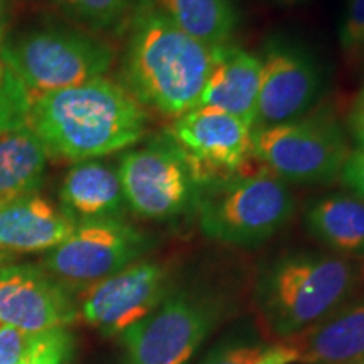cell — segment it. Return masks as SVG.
I'll use <instances>...</instances> for the list:
<instances>
[{
  "label": "cell",
  "mask_w": 364,
  "mask_h": 364,
  "mask_svg": "<svg viewBox=\"0 0 364 364\" xmlns=\"http://www.w3.org/2000/svg\"><path fill=\"white\" fill-rule=\"evenodd\" d=\"M147 122L145 107L107 78L34 97L29 115L49 156L73 162L132 147L144 139Z\"/></svg>",
  "instance_id": "obj_1"
},
{
  "label": "cell",
  "mask_w": 364,
  "mask_h": 364,
  "mask_svg": "<svg viewBox=\"0 0 364 364\" xmlns=\"http://www.w3.org/2000/svg\"><path fill=\"white\" fill-rule=\"evenodd\" d=\"M129 22L127 90L162 115L176 118L193 110L211 71L215 46L182 33L152 0H140Z\"/></svg>",
  "instance_id": "obj_2"
},
{
  "label": "cell",
  "mask_w": 364,
  "mask_h": 364,
  "mask_svg": "<svg viewBox=\"0 0 364 364\" xmlns=\"http://www.w3.org/2000/svg\"><path fill=\"white\" fill-rule=\"evenodd\" d=\"M363 282L364 258L297 253L267 268L257 297L272 329L289 338L329 317Z\"/></svg>",
  "instance_id": "obj_3"
},
{
  "label": "cell",
  "mask_w": 364,
  "mask_h": 364,
  "mask_svg": "<svg viewBox=\"0 0 364 364\" xmlns=\"http://www.w3.org/2000/svg\"><path fill=\"white\" fill-rule=\"evenodd\" d=\"M196 211L208 238L255 247L290 221L295 199L289 186L272 172H245L241 167L235 176L203 188Z\"/></svg>",
  "instance_id": "obj_4"
},
{
  "label": "cell",
  "mask_w": 364,
  "mask_h": 364,
  "mask_svg": "<svg viewBox=\"0 0 364 364\" xmlns=\"http://www.w3.org/2000/svg\"><path fill=\"white\" fill-rule=\"evenodd\" d=\"M0 59L34 98L105 78L115 61V51L83 31L49 26L2 41Z\"/></svg>",
  "instance_id": "obj_5"
},
{
  "label": "cell",
  "mask_w": 364,
  "mask_h": 364,
  "mask_svg": "<svg viewBox=\"0 0 364 364\" xmlns=\"http://www.w3.org/2000/svg\"><path fill=\"white\" fill-rule=\"evenodd\" d=\"M351 149L327 112L255 130L252 157L284 182L318 184L341 176Z\"/></svg>",
  "instance_id": "obj_6"
},
{
  "label": "cell",
  "mask_w": 364,
  "mask_h": 364,
  "mask_svg": "<svg viewBox=\"0 0 364 364\" xmlns=\"http://www.w3.org/2000/svg\"><path fill=\"white\" fill-rule=\"evenodd\" d=\"M127 208L145 220H174L196 211L203 186L169 134L130 149L117 167Z\"/></svg>",
  "instance_id": "obj_7"
},
{
  "label": "cell",
  "mask_w": 364,
  "mask_h": 364,
  "mask_svg": "<svg viewBox=\"0 0 364 364\" xmlns=\"http://www.w3.org/2000/svg\"><path fill=\"white\" fill-rule=\"evenodd\" d=\"M147 248V236L122 218L83 221L49 250L43 268L61 284L88 287L139 262Z\"/></svg>",
  "instance_id": "obj_8"
},
{
  "label": "cell",
  "mask_w": 364,
  "mask_h": 364,
  "mask_svg": "<svg viewBox=\"0 0 364 364\" xmlns=\"http://www.w3.org/2000/svg\"><path fill=\"white\" fill-rule=\"evenodd\" d=\"M215 321L216 309L208 299L169 294L156 311L122 332L130 364H186Z\"/></svg>",
  "instance_id": "obj_9"
},
{
  "label": "cell",
  "mask_w": 364,
  "mask_h": 364,
  "mask_svg": "<svg viewBox=\"0 0 364 364\" xmlns=\"http://www.w3.org/2000/svg\"><path fill=\"white\" fill-rule=\"evenodd\" d=\"M167 134L203 188L235 176L252 157V127L216 108L198 107L182 113Z\"/></svg>",
  "instance_id": "obj_10"
},
{
  "label": "cell",
  "mask_w": 364,
  "mask_h": 364,
  "mask_svg": "<svg viewBox=\"0 0 364 364\" xmlns=\"http://www.w3.org/2000/svg\"><path fill=\"white\" fill-rule=\"evenodd\" d=\"M169 290V270L162 263L139 260L86 287L80 295V314L91 327L122 334L156 311Z\"/></svg>",
  "instance_id": "obj_11"
},
{
  "label": "cell",
  "mask_w": 364,
  "mask_h": 364,
  "mask_svg": "<svg viewBox=\"0 0 364 364\" xmlns=\"http://www.w3.org/2000/svg\"><path fill=\"white\" fill-rule=\"evenodd\" d=\"M255 130L304 117L322 91V73L307 49L273 36L263 46Z\"/></svg>",
  "instance_id": "obj_12"
},
{
  "label": "cell",
  "mask_w": 364,
  "mask_h": 364,
  "mask_svg": "<svg viewBox=\"0 0 364 364\" xmlns=\"http://www.w3.org/2000/svg\"><path fill=\"white\" fill-rule=\"evenodd\" d=\"M78 317L66 285L44 268L9 265L0 268V324L27 332L63 329Z\"/></svg>",
  "instance_id": "obj_13"
},
{
  "label": "cell",
  "mask_w": 364,
  "mask_h": 364,
  "mask_svg": "<svg viewBox=\"0 0 364 364\" xmlns=\"http://www.w3.org/2000/svg\"><path fill=\"white\" fill-rule=\"evenodd\" d=\"M260 83V56L233 43L215 46L211 71L194 108L208 107L231 113L253 129Z\"/></svg>",
  "instance_id": "obj_14"
},
{
  "label": "cell",
  "mask_w": 364,
  "mask_h": 364,
  "mask_svg": "<svg viewBox=\"0 0 364 364\" xmlns=\"http://www.w3.org/2000/svg\"><path fill=\"white\" fill-rule=\"evenodd\" d=\"M75 228L61 208L38 194L0 201V253L49 252Z\"/></svg>",
  "instance_id": "obj_15"
},
{
  "label": "cell",
  "mask_w": 364,
  "mask_h": 364,
  "mask_svg": "<svg viewBox=\"0 0 364 364\" xmlns=\"http://www.w3.org/2000/svg\"><path fill=\"white\" fill-rule=\"evenodd\" d=\"M63 211L78 225L83 221L120 218L127 208L120 177L102 159L75 162L59 189Z\"/></svg>",
  "instance_id": "obj_16"
},
{
  "label": "cell",
  "mask_w": 364,
  "mask_h": 364,
  "mask_svg": "<svg viewBox=\"0 0 364 364\" xmlns=\"http://www.w3.org/2000/svg\"><path fill=\"white\" fill-rule=\"evenodd\" d=\"M302 364H346L364 356V299L284 341Z\"/></svg>",
  "instance_id": "obj_17"
},
{
  "label": "cell",
  "mask_w": 364,
  "mask_h": 364,
  "mask_svg": "<svg viewBox=\"0 0 364 364\" xmlns=\"http://www.w3.org/2000/svg\"><path fill=\"white\" fill-rule=\"evenodd\" d=\"M306 225L334 252L364 258V199L343 193L322 196L307 208Z\"/></svg>",
  "instance_id": "obj_18"
},
{
  "label": "cell",
  "mask_w": 364,
  "mask_h": 364,
  "mask_svg": "<svg viewBox=\"0 0 364 364\" xmlns=\"http://www.w3.org/2000/svg\"><path fill=\"white\" fill-rule=\"evenodd\" d=\"M48 161V149L29 125L0 135V201L38 193Z\"/></svg>",
  "instance_id": "obj_19"
},
{
  "label": "cell",
  "mask_w": 364,
  "mask_h": 364,
  "mask_svg": "<svg viewBox=\"0 0 364 364\" xmlns=\"http://www.w3.org/2000/svg\"><path fill=\"white\" fill-rule=\"evenodd\" d=\"M182 33L208 46L233 43L240 26L233 0H152Z\"/></svg>",
  "instance_id": "obj_20"
},
{
  "label": "cell",
  "mask_w": 364,
  "mask_h": 364,
  "mask_svg": "<svg viewBox=\"0 0 364 364\" xmlns=\"http://www.w3.org/2000/svg\"><path fill=\"white\" fill-rule=\"evenodd\" d=\"M68 19L93 31H113L130 21L140 0H46Z\"/></svg>",
  "instance_id": "obj_21"
},
{
  "label": "cell",
  "mask_w": 364,
  "mask_h": 364,
  "mask_svg": "<svg viewBox=\"0 0 364 364\" xmlns=\"http://www.w3.org/2000/svg\"><path fill=\"white\" fill-rule=\"evenodd\" d=\"M33 95L0 59V135L29 125Z\"/></svg>",
  "instance_id": "obj_22"
},
{
  "label": "cell",
  "mask_w": 364,
  "mask_h": 364,
  "mask_svg": "<svg viewBox=\"0 0 364 364\" xmlns=\"http://www.w3.org/2000/svg\"><path fill=\"white\" fill-rule=\"evenodd\" d=\"M51 331L27 332L17 327L0 326V364L29 363L44 348Z\"/></svg>",
  "instance_id": "obj_23"
},
{
  "label": "cell",
  "mask_w": 364,
  "mask_h": 364,
  "mask_svg": "<svg viewBox=\"0 0 364 364\" xmlns=\"http://www.w3.org/2000/svg\"><path fill=\"white\" fill-rule=\"evenodd\" d=\"M339 43L344 53L358 54L364 48V0H349L341 22Z\"/></svg>",
  "instance_id": "obj_24"
},
{
  "label": "cell",
  "mask_w": 364,
  "mask_h": 364,
  "mask_svg": "<svg viewBox=\"0 0 364 364\" xmlns=\"http://www.w3.org/2000/svg\"><path fill=\"white\" fill-rule=\"evenodd\" d=\"M75 351V341L65 327L53 329L44 348L26 364H70Z\"/></svg>",
  "instance_id": "obj_25"
},
{
  "label": "cell",
  "mask_w": 364,
  "mask_h": 364,
  "mask_svg": "<svg viewBox=\"0 0 364 364\" xmlns=\"http://www.w3.org/2000/svg\"><path fill=\"white\" fill-rule=\"evenodd\" d=\"M267 349L263 346L238 344L213 353L203 364H255Z\"/></svg>",
  "instance_id": "obj_26"
},
{
  "label": "cell",
  "mask_w": 364,
  "mask_h": 364,
  "mask_svg": "<svg viewBox=\"0 0 364 364\" xmlns=\"http://www.w3.org/2000/svg\"><path fill=\"white\" fill-rule=\"evenodd\" d=\"M339 177L354 196L364 199V150H351Z\"/></svg>",
  "instance_id": "obj_27"
},
{
  "label": "cell",
  "mask_w": 364,
  "mask_h": 364,
  "mask_svg": "<svg viewBox=\"0 0 364 364\" xmlns=\"http://www.w3.org/2000/svg\"><path fill=\"white\" fill-rule=\"evenodd\" d=\"M290 363H297V356H295V353L289 348V346L282 343L279 346H273V348L267 349V351L263 353V356L255 364H290Z\"/></svg>",
  "instance_id": "obj_28"
},
{
  "label": "cell",
  "mask_w": 364,
  "mask_h": 364,
  "mask_svg": "<svg viewBox=\"0 0 364 364\" xmlns=\"http://www.w3.org/2000/svg\"><path fill=\"white\" fill-rule=\"evenodd\" d=\"M349 129H351L353 139L356 140L358 149L364 150V108H353L349 117Z\"/></svg>",
  "instance_id": "obj_29"
},
{
  "label": "cell",
  "mask_w": 364,
  "mask_h": 364,
  "mask_svg": "<svg viewBox=\"0 0 364 364\" xmlns=\"http://www.w3.org/2000/svg\"><path fill=\"white\" fill-rule=\"evenodd\" d=\"M354 107H358V108H363L364 107V86H363L361 93H359L356 103H354Z\"/></svg>",
  "instance_id": "obj_30"
},
{
  "label": "cell",
  "mask_w": 364,
  "mask_h": 364,
  "mask_svg": "<svg viewBox=\"0 0 364 364\" xmlns=\"http://www.w3.org/2000/svg\"><path fill=\"white\" fill-rule=\"evenodd\" d=\"M346 364H364V356L354 359V361H351V363H346Z\"/></svg>",
  "instance_id": "obj_31"
},
{
  "label": "cell",
  "mask_w": 364,
  "mask_h": 364,
  "mask_svg": "<svg viewBox=\"0 0 364 364\" xmlns=\"http://www.w3.org/2000/svg\"><path fill=\"white\" fill-rule=\"evenodd\" d=\"M275 2H280V4H294V2H299V0H275Z\"/></svg>",
  "instance_id": "obj_32"
},
{
  "label": "cell",
  "mask_w": 364,
  "mask_h": 364,
  "mask_svg": "<svg viewBox=\"0 0 364 364\" xmlns=\"http://www.w3.org/2000/svg\"><path fill=\"white\" fill-rule=\"evenodd\" d=\"M2 263H4V253H0V268H2Z\"/></svg>",
  "instance_id": "obj_33"
},
{
  "label": "cell",
  "mask_w": 364,
  "mask_h": 364,
  "mask_svg": "<svg viewBox=\"0 0 364 364\" xmlns=\"http://www.w3.org/2000/svg\"><path fill=\"white\" fill-rule=\"evenodd\" d=\"M0 46H2V33H0Z\"/></svg>",
  "instance_id": "obj_34"
},
{
  "label": "cell",
  "mask_w": 364,
  "mask_h": 364,
  "mask_svg": "<svg viewBox=\"0 0 364 364\" xmlns=\"http://www.w3.org/2000/svg\"><path fill=\"white\" fill-rule=\"evenodd\" d=\"M2 2H4V0H0V9H2Z\"/></svg>",
  "instance_id": "obj_35"
},
{
  "label": "cell",
  "mask_w": 364,
  "mask_h": 364,
  "mask_svg": "<svg viewBox=\"0 0 364 364\" xmlns=\"http://www.w3.org/2000/svg\"><path fill=\"white\" fill-rule=\"evenodd\" d=\"M356 108H358V107H356ZM363 108H364V107H363Z\"/></svg>",
  "instance_id": "obj_36"
}]
</instances>
